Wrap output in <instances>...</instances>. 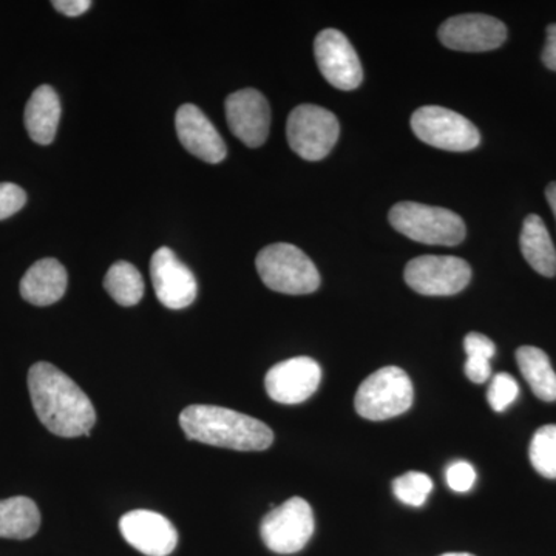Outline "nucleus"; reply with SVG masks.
Returning <instances> with one entry per match:
<instances>
[{
    "label": "nucleus",
    "instance_id": "obj_4",
    "mask_svg": "<svg viewBox=\"0 0 556 556\" xmlns=\"http://www.w3.org/2000/svg\"><path fill=\"white\" fill-rule=\"evenodd\" d=\"M255 266L263 283L280 294H313L320 287L313 260L294 244H269L258 252Z\"/></svg>",
    "mask_w": 556,
    "mask_h": 556
},
{
    "label": "nucleus",
    "instance_id": "obj_3",
    "mask_svg": "<svg viewBox=\"0 0 556 556\" xmlns=\"http://www.w3.org/2000/svg\"><path fill=\"white\" fill-rule=\"evenodd\" d=\"M388 218L397 232L417 243L456 247L466 239V223L448 208L402 201L391 207Z\"/></svg>",
    "mask_w": 556,
    "mask_h": 556
},
{
    "label": "nucleus",
    "instance_id": "obj_21",
    "mask_svg": "<svg viewBox=\"0 0 556 556\" xmlns=\"http://www.w3.org/2000/svg\"><path fill=\"white\" fill-rule=\"evenodd\" d=\"M517 362L535 396L544 402H555L556 372L547 354L536 346H521L517 351Z\"/></svg>",
    "mask_w": 556,
    "mask_h": 556
},
{
    "label": "nucleus",
    "instance_id": "obj_8",
    "mask_svg": "<svg viewBox=\"0 0 556 556\" xmlns=\"http://www.w3.org/2000/svg\"><path fill=\"white\" fill-rule=\"evenodd\" d=\"M412 129L420 141L447 152H470L481 142V135L471 121L439 105L416 110Z\"/></svg>",
    "mask_w": 556,
    "mask_h": 556
},
{
    "label": "nucleus",
    "instance_id": "obj_17",
    "mask_svg": "<svg viewBox=\"0 0 556 556\" xmlns=\"http://www.w3.org/2000/svg\"><path fill=\"white\" fill-rule=\"evenodd\" d=\"M67 281V270L56 258L39 260L22 277V299L35 306L53 305L64 298Z\"/></svg>",
    "mask_w": 556,
    "mask_h": 556
},
{
    "label": "nucleus",
    "instance_id": "obj_23",
    "mask_svg": "<svg viewBox=\"0 0 556 556\" xmlns=\"http://www.w3.org/2000/svg\"><path fill=\"white\" fill-rule=\"evenodd\" d=\"M466 350V376L473 383H484L492 378V365L490 361L495 357L496 346L486 336L479 332H470L464 340Z\"/></svg>",
    "mask_w": 556,
    "mask_h": 556
},
{
    "label": "nucleus",
    "instance_id": "obj_5",
    "mask_svg": "<svg viewBox=\"0 0 556 556\" xmlns=\"http://www.w3.org/2000/svg\"><path fill=\"white\" fill-rule=\"evenodd\" d=\"M413 399L415 390L407 372L397 367H386L362 382L354 407L358 416L379 422L404 415L412 408Z\"/></svg>",
    "mask_w": 556,
    "mask_h": 556
},
{
    "label": "nucleus",
    "instance_id": "obj_7",
    "mask_svg": "<svg viewBox=\"0 0 556 556\" xmlns=\"http://www.w3.org/2000/svg\"><path fill=\"white\" fill-rule=\"evenodd\" d=\"M314 529L313 508L303 497L295 496L263 518L260 535L274 554L291 555L298 554L309 543Z\"/></svg>",
    "mask_w": 556,
    "mask_h": 556
},
{
    "label": "nucleus",
    "instance_id": "obj_12",
    "mask_svg": "<svg viewBox=\"0 0 556 556\" xmlns=\"http://www.w3.org/2000/svg\"><path fill=\"white\" fill-rule=\"evenodd\" d=\"M439 39L456 51H490L500 49L507 39V28L500 20L485 14H460L450 17L439 28Z\"/></svg>",
    "mask_w": 556,
    "mask_h": 556
},
{
    "label": "nucleus",
    "instance_id": "obj_10",
    "mask_svg": "<svg viewBox=\"0 0 556 556\" xmlns=\"http://www.w3.org/2000/svg\"><path fill=\"white\" fill-rule=\"evenodd\" d=\"M314 54L324 78L336 89L356 90L364 79L361 60L342 31L327 28L317 35Z\"/></svg>",
    "mask_w": 556,
    "mask_h": 556
},
{
    "label": "nucleus",
    "instance_id": "obj_16",
    "mask_svg": "<svg viewBox=\"0 0 556 556\" xmlns=\"http://www.w3.org/2000/svg\"><path fill=\"white\" fill-rule=\"evenodd\" d=\"M175 127L182 148L197 159L208 164H218L226 159L228 150L222 135L197 105H181L175 116Z\"/></svg>",
    "mask_w": 556,
    "mask_h": 556
},
{
    "label": "nucleus",
    "instance_id": "obj_32",
    "mask_svg": "<svg viewBox=\"0 0 556 556\" xmlns=\"http://www.w3.org/2000/svg\"><path fill=\"white\" fill-rule=\"evenodd\" d=\"M442 556H475V555H471V554H445Z\"/></svg>",
    "mask_w": 556,
    "mask_h": 556
},
{
    "label": "nucleus",
    "instance_id": "obj_22",
    "mask_svg": "<svg viewBox=\"0 0 556 556\" xmlns=\"http://www.w3.org/2000/svg\"><path fill=\"white\" fill-rule=\"evenodd\" d=\"M104 288L110 298L121 306H135L144 295V280L129 262H116L104 277Z\"/></svg>",
    "mask_w": 556,
    "mask_h": 556
},
{
    "label": "nucleus",
    "instance_id": "obj_20",
    "mask_svg": "<svg viewBox=\"0 0 556 556\" xmlns=\"http://www.w3.org/2000/svg\"><path fill=\"white\" fill-rule=\"evenodd\" d=\"M40 511L35 501L14 496L0 501V538L28 540L38 533Z\"/></svg>",
    "mask_w": 556,
    "mask_h": 556
},
{
    "label": "nucleus",
    "instance_id": "obj_31",
    "mask_svg": "<svg viewBox=\"0 0 556 556\" xmlns=\"http://www.w3.org/2000/svg\"><path fill=\"white\" fill-rule=\"evenodd\" d=\"M546 199L548 201V204H551L552 212H554L556 219V181L551 182V185L547 186Z\"/></svg>",
    "mask_w": 556,
    "mask_h": 556
},
{
    "label": "nucleus",
    "instance_id": "obj_11",
    "mask_svg": "<svg viewBox=\"0 0 556 556\" xmlns=\"http://www.w3.org/2000/svg\"><path fill=\"white\" fill-rule=\"evenodd\" d=\"M150 277L156 299L169 309H185L199 294L192 270L169 248H160L150 260Z\"/></svg>",
    "mask_w": 556,
    "mask_h": 556
},
{
    "label": "nucleus",
    "instance_id": "obj_6",
    "mask_svg": "<svg viewBox=\"0 0 556 556\" xmlns=\"http://www.w3.org/2000/svg\"><path fill=\"white\" fill-rule=\"evenodd\" d=\"M339 135L340 126L334 113L320 105L302 104L289 115L288 142L300 159L324 160L334 149Z\"/></svg>",
    "mask_w": 556,
    "mask_h": 556
},
{
    "label": "nucleus",
    "instance_id": "obj_9",
    "mask_svg": "<svg viewBox=\"0 0 556 556\" xmlns=\"http://www.w3.org/2000/svg\"><path fill=\"white\" fill-rule=\"evenodd\" d=\"M404 277L417 294L444 298L467 288L471 268L466 260L452 255H422L408 263Z\"/></svg>",
    "mask_w": 556,
    "mask_h": 556
},
{
    "label": "nucleus",
    "instance_id": "obj_28",
    "mask_svg": "<svg viewBox=\"0 0 556 556\" xmlns=\"http://www.w3.org/2000/svg\"><path fill=\"white\" fill-rule=\"evenodd\" d=\"M445 478H447V484L453 492L466 493L475 485L477 471H475L473 466L466 463V460H457V463H453L452 466L447 468Z\"/></svg>",
    "mask_w": 556,
    "mask_h": 556
},
{
    "label": "nucleus",
    "instance_id": "obj_26",
    "mask_svg": "<svg viewBox=\"0 0 556 556\" xmlns=\"http://www.w3.org/2000/svg\"><path fill=\"white\" fill-rule=\"evenodd\" d=\"M518 396V382L514 376L507 375V372L496 375L492 382H490L489 393H486L490 407L496 413L506 412L517 401Z\"/></svg>",
    "mask_w": 556,
    "mask_h": 556
},
{
    "label": "nucleus",
    "instance_id": "obj_30",
    "mask_svg": "<svg viewBox=\"0 0 556 556\" xmlns=\"http://www.w3.org/2000/svg\"><path fill=\"white\" fill-rule=\"evenodd\" d=\"M543 62L548 70L556 72V24L548 25L546 47L543 51Z\"/></svg>",
    "mask_w": 556,
    "mask_h": 556
},
{
    "label": "nucleus",
    "instance_id": "obj_1",
    "mask_svg": "<svg viewBox=\"0 0 556 556\" xmlns=\"http://www.w3.org/2000/svg\"><path fill=\"white\" fill-rule=\"evenodd\" d=\"M28 390L40 422L61 438L90 437L97 412L73 379L49 362H38L28 371Z\"/></svg>",
    "mask_w": 556,
    "mask_h": 556
},
{
    "label": "nucleus",
    "instance_id": "obj_14",
    "mask_svg": "<svg viewBox=\"0 0 556 556\" xmlns=\"http://www.w3.org/2000/svg\"><path fill=\"white\" fill-rule=\"evenodd\" d=\"M225 109L230 131L243 144L248 148L265 144L270 129V108L258 90L244 89L229 94Z\"/></svg>",
    "mask_w": 556,
    "mask_h": 556
},
{
    "label": "nucleus",
    "instance_id": "obj_29",
    "mask_svg": "<svg viewBox=\"0 0 556 556\" xmlns=\"http://www.w3.org/2000/svg\"><path fill=\"white\" fill-rule=\"evenodd\" d=\"M51 5L64 16L78 17L89 11L91 2L90 0H54Z\"/></svg>",
    "mask_w": 556,
    "mask_h": 556
},
{
    "label": "nucleus",
    "instance_id": "obj_27",
    "mask_svg": "<svg viewBox=\"0 0 556 556\" xmlns=\"http://www.w3.org/2000/svg\"><path fill=\"white\" fill-rule=\"evenodd\" d=\"M27 203V193L13 182H0V219L17 214Z\"/></svg>",
    "mask_w": 556,
    "mask_h": 556
},
{
    "label": "nucleus",
    "instance_id": "obj_18",
    "mask_svg": "<svg viewBox=\"0 0 556 556\" xmlns=\"http://www.w3.org/2000/svg\"><path fill=\"white\" fill-rule=\"evenodd\" d=\"M61 119V102L50 86H40L33 91L25 108V127L33 141L47 146L56 137Z\"/></svg>",
    "mask_w": 556,
    "mask_h": 556
},
{
    "label": "nucleus",
    "instance_id": "obj_19",
    "mask_svg": "<svg viewBox=\"0 0 556 556\" xmlns=\"http://www.w3.org/2000/svg\"><path fill=\"white\" fill-rule=\"evenodd\" d=\"M522 255L538 274L544 277L556 276V249L551 233L538 215H529L522 225L519 239Z\"/></svg>",
    "mask_w": 556,
    "mask_h": 556
},
{
    "label": "nucleus",
    "instance_id": "obj_25",
    "mask_svg": "<svg viewBox=\"0 0 556 556\" xmlns=\"http://www.w3.org/2000/svg\"><path fill=\"white\" fill-rule=\"evenodd\" d=\"M394 496L401 503L412 507H420L427 503L428 496L433 492V481L420 471H408L393 481Z\"/></svg>",
    "mask_w": 556,
    "mask_h": 556
},
{
    "label": "nucleus",
    "instance_id": "obj_24",
    "mask_svg": "<svg viewBox=\"0 0 556 556\" xmlns=\"http://www.w3.org/2000/svg\"><path fill=\"white\" fill-rule=\"evenodd\" d=\"M529 456L541 477L556 479V426L538 428L530 442Z\"/></svg>",
    "mask_w": 556,
    "mask_h": 556
},
{
    "label": "nucleus",
    "instance_id": "obj_2",
    "mask_svg": "<svg viewBox=\"0 0 556 556\" xmlns=\"http://www.w3.org/2000/svg\"><path fill=\"white\" fill-rule=\"evenodd\" d=\"M179 426L190 441L237 452H263L274 442L273 430L262 420L215 405L182 409Z\"/></svg>",
    "mask_w": 556,
    "mask_h": 556
},
{
    "label": "nucleus",
    "instance_id": "obj_13",
    "mask_svg": "<svg viewBox=\"0 0 556 556\" xmlns=\"http://www.w3.org/2000/svg\"><path fill=\"white\" fill-rule=\"evenodd\" d=\"M321 380V368L314 358L294 357L274 365L266 375L268 396L278 404L295 405L308 401Z\"/></svg>",
    "mask_w": 556,
    "mask_h": 556
},
{
    "label": "nucleus",
    "instance_id": "obj_15",
    "mask_svg": "<svg viewBox=\"0 0 556 556\" xmlns=\"http://www.w3.org/2000/svg\"><path fill=\"white\" fill-rule=\"evenodd\" d=\"M121 535L148 556H169L178 544V532L174 525L150 510H134L119 519Z\"/></svg>",
    "mask_w": 556,
    "mask_h": 556
}]
</instances>
